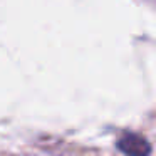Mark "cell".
Instances as JSON below:
<instances>
[{"label":"cell","mask_w":156,"mask_h":156,"mask_svg":"<svg viewBox=\"0 0 156 156\" xmlns=\"http://www.w3.org/2000/svg\"><path fill=\"white\" fill-rule=\"evenodd\" d=\"M118 148L128 156H148L151 151L148 141L138 134H124L118 141Z\"/></svg>","instance_id":"1"}]
</instances>
